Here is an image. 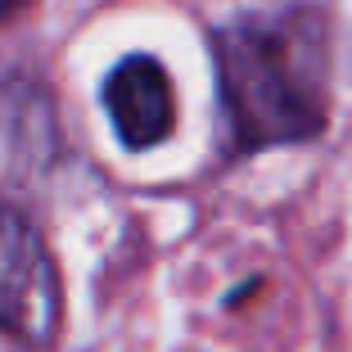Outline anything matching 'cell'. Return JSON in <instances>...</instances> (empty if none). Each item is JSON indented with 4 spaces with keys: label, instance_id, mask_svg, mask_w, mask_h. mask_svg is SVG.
<instances>
[{
    "label": "cell",
    "instance_id": "obj_2",
    "mask_svg": "<svg viewBox=\"0 0 352 352\" xmlns=\"http://www.w3.org/2000/svg\"><path fill=\"white\" fill-rule=\"evenodd\" d=\"M59 267L45 239L19 208L0 199V330L32 348H45L59 334Z\"/></svg>",
    "mask_w": 352,
    "mask_h": 352
},
{
    "label": "cell",
    "instance_id": "obj_4",
    "mask_svg": "<svg viewBox=\"0 0 352 352\" xmlns=\"http://www.w3.org/2000/svg\"><path fill=\"white\" fill-rule=\"evenodd\" d=\"M59 158V118L50 91L32 77H0V176L36 181Z\"/></svg>",
    "mask_w": 352,
    "mask_h": 352
},
{
    "label": "cell",
    "instance_id": "obj_1",
    "mask_svg": "<svg viewBox=\"0 0 352 352\" xmlns=\"http://www.w3.org/2000/svg\"><path fill=\"white\" fill-rule=\"evenodd\" d=\"M221 131L230 154L298 145L325 131L330 32L321 10L285 5L212 32Z\"/></svg>",
    "mask_w": 352,
    "mask_h": 352
},
{
    "label": "cell",
    "instance_id": "obj_5",
    "mask_svg": "<svg viewBox=\"0 0 352 352\" xmlns=\"http://www.w3.org/2000/svg\"><path fill=\"white\" fill-rule=\"evenodd\" d=\"M23 5H28V0H0V19H5V14H19Z\"/></svg>",
    "mask_w": 352,
    "mask_h": 352
},
{
    "label": "cell",
    "instance_id": "obj_3",
    "mask_svg": "<svg viewBox=\"0 0 352 352\" xmlns=\"http://www.w3.org/2000/svg\"><path fill=\"white\" fill-rule=\"evenodd\" d=\"M104 109L122 149L145 154L163 145L176 126V91L167 68L154 54H126L113 73L104 77Z\"/></svg>",
    "mask_w": 352,
    "mask_h": 352
}]
</instances>
